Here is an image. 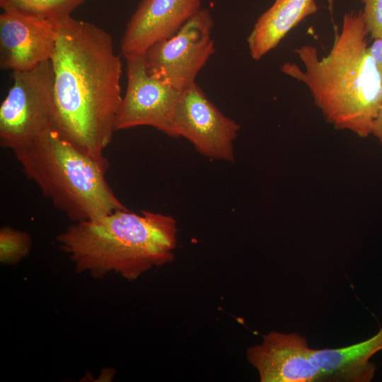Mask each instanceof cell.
<instances>
[{"mask_svg":"<svg viewBox=\"0 0 382 382\" xmlns=\"http://www.w3.org/2000/svg\"><path fill=\"white\" fill-rule=\"evenodd\" d=\"M369 50L382 81V38L374 39Z\"/></svg>","mask_w":382,"mask_h":382,"instance_id":"cell-17","label":"cell"},{"mask_svg":"<svg viewBox=\"0 0 382 382\" xmlns=\"http://www.w3.org/2000/svg\"><path fill=\"white\" fill-rule=\"evenodd\" d=\"M86 0H0L2 10H13L43 18L59 19L68 16Z\"/></svg>","mask_w":382,"mask_h":382,"instance_id":"cell-14","label":"cell"},{"mask_svg":"<svg viewBox=\"0 0 382 382\" xmlns=\"http://www.w3.org/2000/svg\"><path fill=\"white\" fill-rule=\"evenodd\" d=\"M13 84L0 105V144L13 151L52 127L54 76L51 60L13 71Z\"/></svg>","mask_w":382,"mask_h":382,"instance_id":"cell-5","label":"cell"},{"mask_svg":"<svg viewBox=\"0 0 382 382\" xmlns=\"http://www.w3.org/2000/svg\"><path fill=\"white\" fill-rule=\"evenodd\" d=\"M365 27L372 39L382 38V0H361Z\"/></svg>","mask_w":382,"mask_h":382,"instance_id":"cell-16","label":"cell"},{"mask_svg":"<svg viewBox=\"0 0 382 382\" xmlns=\"http://www.w3.org/2000/svg\"><path fill=\"white\" fill-rule=\"evenodd\" d=\"M213 27L210 11L202 8L175 34L146 51L148 72L180 92L190 88L215 52Z\"/></svg>","mask_w":382,"mask_h":382,"instance_id":"cell-6","label":"cell"},{"mask_svg":"<svg viewBox=\"0 0 382 382\" xmlns=\"http://www.w3.org/2000/svg\"><path fill=\"white\" fill-rule=\"evenodd\" d=\"M177 222L171 216L127 209L75 222L56 237L79 273L101 279L110 273L134 281L174 260Z\"/></svg>","mask_w":382,"mask_h":382,"instance_id":"cell-3","label":"cell"},{"mask_svg":"<svg viewBox=\"0 0 382 382\" xmlns=\"http://www.w3.org/2000/svg\"><path fill=\"white\" fill-rule=\"evenodd\" d=\"M312 350L301 334L272 331L262 335L260 344L248 347L246 357L261 382L325 381L311 359Z\"/></svg>","mask_w":382,"mask_h":382,"instance_id":"cell-9","label":"cell"},{"mask_svg":"<svg viewBox=\"0 0 382 382\" xmlns=\"http://www.w3.org/2000/svg\"><path fill=\"white\" fill-rule=\"evenodd\" d=\"M371 134L374 135L382 145V103L374 120Z\"/></svg>","mask_w":382,"mask_h":382,"instance_id":"cell-18","label":"cell"},{"mask_svg":"<svg viewBox=\"0 0 382 382\" xmlns=\"http://www.w3.org/2000/svg\"><path fill=\"white\" fill-rule=\"evenodd\" d=\"M369 33L362 11L344 14L340 30H335L332 47L319 57L311 45L295 49L304 69L286 62L280 71L304 83L316 105L335 128L360 137L371 134L382 103V81L367 45Z\"/></svg>","mask_w":382,"mask_h":382,"instance_id":"cell-2","label":"cell"},{"mask_svg":"<svg viewBox=\"0 0 382 382\" xmlns=\"http://www.w3.org/2000/svg\"><path fill=\"white\" fill-rule=\"evenodd\" d=\"M32 248V239L25 231L11 226L0 229V261L7 265H16L28 255Z\"/></svg>","mask_w":382,"mask_h":382,"instance_id":"cell-15","label":"cell"},{"mask_svg":"<svg viewBox=\"0 0 382 382\" xmlns=\"http://www.w3.org/2000/svg\"><path fill=\"white\" fill-rule=\"evenodd\" d=\"M125 58L127 87L115 131L149 126L175 137L173 115L182 92L148 72L144 54Z\"/></svg>","mask_w":382,"mask_h":382,"instance_id":"cell-7","label":"cell"},{"mask_svg":"<svg viewBox=\"0 0 382 382\" xmlns=\"http://www.w3.org/2000/svg\"><path fill=\"white\" fill-rule=\"evenodd\" d=\"M56 23L52 127L81 149L103 156L123 97L121 57L111 35L95 24L71 16Z\"/></svg>","mask_w":382,"mask_h":382,"instance_id":"cell-1","label":"cell"},{"mask_svg":"<svg viewBox=\"0 0 382 382\" xmlns=\"http://www.w3.org/2000/svg\"><path fill=\"white\" fill-rule=\"evenodd\" d=\"M175 137L187 139L207 158L234 161L241 126L224 115L195 83L181 93L173 120Z\"/></svg>","mask_w":382,"mask_h":382,"instance_id":"cell-8","label":"cell"},{"mask_svg":"<svg viewBox=\"0 0 382 382\" xmlns=\"http://www.w3.org/2000/svg\"><path fill=\"white\" fill-rule=\"evenodd\" d=\"M318 10L316 0H274L257 19L248 36L251 57L255 60L261 59L293 28Z\"/></svg>","mask_w":382,"mask_h":382,"instance_id":"cell-13","label":"cell"},{"mask_svg":"<svg viewBox=\"0 0 382 382\" xmlns=\"http://www.w3.org/2000/svg\"><path fill=\"white\" fill-rule=\"evenodd\" d=\"M202 0H141L120 41L124 57L142 54L169 38L202 8Z\"/></svg>","mask_w":382,"mask_h":382,"instance_id":"cell-11","label":"cell"},{"mask_svg":"<svg viewBox=\"0 0 382 382\" xmlns=\"http://www.w3.org/2000/svg\"><path fill=\"white\" fill-rule=\"evenodd\" d=\"M382 350V328L364 341L339 348L312 350L311 359L323 372L325 381L369 382L376 365L370 359Z\"/></svg>","mask_w":382,"mask_h":382,"instance_id":"cell-12","label":"cell"},{"mask_svg":"<svg viewBox=\"0 0 382 382\" xmlns=\"http://www.w3.org/2000/svg\"><path fill=\"white\" fill-rule=\"evenodd\" d=\"M13 153L25 176L74 223L127 209L107 181L105 156L81 149L53 127Z\"/></svg>","mask_w":382,"mask_h":382,"instance_id":"cell-4","label":"cell"},{"mask_svg":"<svg viewBox=\"0 0 382 382\" xmlns=\"http://www.w3.org/2000/svg\"><path fill=\"white\" fill-rule=\"evenodd\" d=\"M56 40V20L3 10L0 14L1 69L27 71L51 60Z\"/></svg>","mask_w":382,"mask_h":382,"instance_id":"cell-10","label":"cell"}]
</instances>
